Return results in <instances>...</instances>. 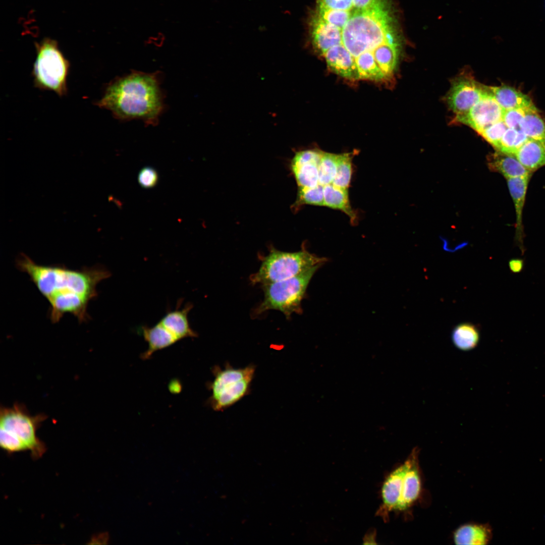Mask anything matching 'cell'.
Here are the masks:
<instances>
[{
    "label": "cell",
    "instance_id": "1",
    "mask_svg": "<svg viewBox=\"0 0 545 545\" xmlns=\"http://www.w3.org/2000/svg\"><path fill=\"white\" fill-rule=\"evenodd\" d=\"M392 0H315L307 19L315 51L341 77L388 81L404 37Z\"/></svg>",
    "mask_w": 545,
    "mask_h": 545
},
{
    "label": "cell",
    "instance_id": "2",
    "mask_svg": "<svg viewBox=\"0 0 545 545\" xmlns=\"http://www.w3.org/2000/svg\"><path fill=\"white\" fill-rule=\"evenodd\" d=\"M96 104L120 120L156 124L164 106L157 74L133 72L118 78L107 86Z\"/></svg>",
    "mask_w": 545,
    "mask_h": 545
},
{
    "label": "cell",
    "instance_id": "3",
    "mask_svg": "<svg viewBox=\"0 0 545 545\" xmlns=\"http://www.w3.org/2000/svg\"><path fill=\"white\" fill-rule=\"evenodd\" d=\"M16 265L29 276L48 302L56 297L76 294L92 300L97 295L98 284L111 275L102 266L72 269L62 265L39 264L25 254L17 258Z\"/></svg>",
    "mask_w": 545,
    "mask_h": 545
},
{
    "label": "cell",
    "instance_id": "4",
    "mask_svg": "<svg viewBox=\"0 0 545 545\" xmlns=\"http://www.w3.org/2000/svg\"><path fill=\"white\" fill-rule=\"evenodd\" d=\"M46 418L43 414L31 415L22 404L2 406L0 410V446L9 453L30 452L34 459L46 451V446L37 436V429Z\"/></svg>",
    "mask_w": 545,
    "mask_h": 545
},
{
    "label": "cell",
    "instance_id": "5",
    "mask_svg": "<svg viewBox=\"0 0 545 545\" xmlns=\"http://www.w3.org/2000/svg\"><path fill=\"white\" fill-rule=\"evenodd\" d=\"M320 265L314 266L288 279L261 285L263 300L254 309L252 315L256 317L268 310H276L289 319L293 313H301L302 301L310 280Z\"/></svg>",
    "mask_w": 545,
    "mask_h": 545
},
{
    "label": "cell",
    "instance_id": "6",
    "mask_svg": "<svg viewBox=\"0 0 545 545\" xmlns=\"http://www.w3.org/2000/svg\"><path fill=\"white\" fill-rule=\"evenodd\" d=\"M258 270L250 276L251 284H270L295 277L327 259L308 252L304 247L299 251L285 252L271 247L268 254L261 258Z\"/></svg>",
    "mask_w": 545,
    "mask_h": 545
},
{
    "label": "cell",
    "instance_id": "7",
    "mask_svg": "<svg viewBox=\"0 0 545 545\" xmlns=\"http://www.w3.org/2000/svg\"><path fill=\"white\" fill-rule=\"evenodd\" d=\"M256 367L249 364L244 368H234L227 363L224 368H213L214 378L208 384L211 396L208 400L215 411H223L247 396L254 377Z\"/></svg>",
    "mask_w": 545,
    "mask_h": 545
},
{
    "label": "cell",
    "instance_id": "8",
    "mask_svg": "<svg viewBox=\"0 0 545 545\" xmlns=\"http://www.w3.org/2000/svg\"><path fill=\"white\" fill-rule=\"evenodd\" d=\"M36 58L32 71L35 86L61 96L65 95L67 92L68 61L54 40L45 39L36 43Z\"/></svg>",
    "mask_w": 545,
    "mask_h": 545
},
{
    "label": "cell",
    "instance_id": "9",
    "mask_svg": "<svg viewBox=\"0 0 545 545\" xmlns=\"http://www.w3.org/2000/svg\"><path fill=\"white\" fill-rule=\"evenodd\" d=\"M487 92V86L480 85L471 77L461 76L453 82L447 101L458 117L466 114Z\"/></svg>",
    "mask_w": 545,
    "mask_h": 545
},
{
    "label": "cell",
    "instance_id": "10",
    "mask_svg": "<svg viewBox=\"0 0 545 545\" xmlns=\"http://www.w3.org/2000/svg\"><path fill=\"white\" fill-rule=\"evenodd\" d=\"M504 110L487 92L465 114L456 117L457 121L467 125L477 133L502 120Z\"/></svg>",
    "mask_w": 545,
    "mask_h": 545
},
{
    "label": "cell",
    "instance_id": "11",
    "mask_svg": "<svg viewBox=\"0 0 545 545\" xmlns=\"http://www.w3.org/2000/svg\"><path fill=\"white\" fill-rule=\"evenodd\" d=\"M323 151L306 149L296 152L291 161V169L298 189L312 188L318 183V166Z\"/></svg>",
    "mask_w": 545,
    "mask_h": 545
},
{
    "label": "cell",
    "instance_id": "12",
    "mask_svg": "<svg viewBox=\"0 0 545 545\" xmlns=\"http://www.w3.org/2000/svg\"><path fill=\"white\" fill-rule=\"evenodd\" d=\"M411 461V455L403 464L393 471L387 477L382 488L383 504L378 510L379 515H388L397 510L401 495L405 474Z\"/></svg>",
    "mask_w": 545,
    "mask_h": 545
},
{
    "label": "cell",
    "instance_id": "13",
    "mask_svg": "<svg viewBox=\"0 0 545 545\" xmlns=\"http://www.w3.org/2000/svg\"><path fill=\"white\" fill-rule=\"evenodd\" d=\"M411 461L404 477L400 500L397 509L404 511L410 508L420 494L421 480L418 466V451L414 449L410 454Z\"/></svg>",
    "mask_w": 545,
    "mask_h": 545
},
{
    "label": "cell",
    "instance_id": "14",
    "mask_svg": "<svg viewBox=\"0 0 545 545\" xmlns=\"http://www.w3.org/2000/svg\"><path fill=\"white\" fill-rule=\"evenodd\" d=\"M140 332L148 343L147 350L141 354V358L144 360L149 359L156 351L169 347L179 341L159 322L151 327L142 326Z\"/></svg>",
    "mask_w": 545,
    "mask_h": 545
},
{
    "label": "cell",
    "instance_id": "15",
    "mask_svg": "<svg viewBox=\"0 0 545 545\" xmlns=\"http://www.w3.org/2000/svg\"><path fill=\"white\" fill-rule=\"evenodd\" d=\"M192 308L190 303L183 308L168 311L158 321L178 340L197 337V333L190 325L188 315Z\"/></svg>",
    "mask_w": 545,
    "mask_h": 545
},
{
    "label": "cell",
    "instance_id": "16",
    "mask_svg": "<svg viewBox=\"0 0 545 545\" xmlns=\"http://www.w3.org/2000/svg\"><path fill=\"white\" fill-rule=\"evenodd\" d=\"M487 87L489 94L504 111L535 106L529 96L512 86L502 85Z\"/></svg>",
    "mask_w": 545,
    "mask_h": 545
},
{
    "label": "cell",
    "instance_id": "17",
    "mask_svg": "<svg viewBox=\"0 0 545 545\" xmlns=\"http://www.w3.org/2000/svg\"><path fill=\"white\" fill-rule=\"evenodd\" d=\"M492 537V529L487 524H466L454 532L453 541L456 544H486Z\"/></svg>",
    "mask_w": 545,
    "mask_h": 545
},
{
    "label": "cell",
    "instance_id": "18",
    "mask_svg": "<svg viewBox=\"0 0 545 545\" xmlns=\"http://www.w3.org/2000/svg\"><path fill=\"white\" fill-rule=\"evenodd\" d=\"M514 155L532 173L545 166V142L529 138Z\"/></svg>",
    "mask_w": 545,
    "mask_h": 545
},
{
    "label": "cell",
    "instance_id": "19",
    "mask_svg": "<svg viewBox=\"0 0 545 545\" xmlns=\"http://www.w3.org/2000/svg\"><path fill=\"white\" fill-rule=\"evenodd\" d=\"M530 177L531 174H529L507 179L509 191L515 205L516 236L520 241L522 240L523 235L522 211Z\"/></svg>",
    "mask_w": 545,
    "mask_h": 545
},
{
    "label": "cell",
    "instance_id": "20",
    "mask_svg": "<svg viewBox=\"0 0 545 545\" xmlns=\"http://www.w3.org/2000/svg\"><path fill=\"white\" fill-rule=\"evenodd\" d=\"M489 168L502 174L507 179L531 174L514 155L499 151L489 158Z\"/></svg>",
    "mask_w": 545,
    "mask_h": 545
},
{
    "label": "cell",
    "instance_id": "21",
    "mask_svg": "<svg viewBox=\"0 0 545 545\" xmlns=\"http://www.w3.org/2000/svg\"><path fill=\"white\" fill-rule=\"evenodd\" d=\"M323 197L324 206L341 210L350 217L352 224H355L357 214L350 205L348 189L337 187L332 183L325 185Z\"/></svg>",
    "mask_w": 545,
    "mask_h": 545
},
{
    "label": "cell",
    "instance_id": "22",
    "mask_svg": "<svg viewBox=\"0 0 545 545\" xmlns=\"http://www.w3.org/2000/svg\"><path fill=\"white\" fill-rule=\"evenodd\" d=\"M480 333L476 325L471 323H462L456 325L452 333L453 343L462 351H469L478 344Z\"/></svg>",
    "mask_w": 545,
    "mask_h": 545
},
{
    "label": "cell",
    "instance_id": "23",
    "mask_svg": "<svg viewBox=\"0 0 545 545\" xmlns=\"http://www.w3.org/2000/svg\"><path fill=\"white\" fill-rule=\"evenodd\" d=\"M519 128L528 138L545 142V124L535 106L526 109Z\"/></svg>",
    "mask_w": 545,
    "mask_h": 545
},
{
    "label": "cell",
    "instance_id": "24",
    "mask_svg": "<svg viewBox=\"0 0 545 545\" xmlns=\"http://www.w3.org/2000/svg\"><path fill=\"white\" fill-rule=\"evenodd\" d=\"M528 139L520 129L507 128L497 149L504 153L514 155Z\"/></svg>",
    "mask_w": 545,
    "mask_h": 545
},
{
    "label": "cell",
    "instance_id": "25",
    "mask_svg": "<svg viewBox=\"0 0 545 545\" xmlns=\"http://www.w3.org/2000/svg\"><path fill=\"white\" fill-rule=\"evenodd\" d=\"M355 153L338 154L337 173L332 183L334 185L348 189L352 177V160Z\"/></svg>",
    "mask_w": 545,
    "mask_h": 545
},
{
    "label": "cell",
    "instance_id": "26",
    "mask_svg": "<svg viewBox=\"0 0 545 545\" xmlns=\"http://www.w3.org/2000/svg\"><path fill=\"white\" fill-rule=\"evenodd\" d=\"M338 154L323 152L318 166V183L322 186L332 184L337 173Z\"/></svg>",
    "mask_w": 545,
    "mask_h": 545
},
{
    "label": "cell",
    "instance_id": "27",
    "mask_svg": "<svg viewBox=\"0 0 545 545\" xmlns=\"http://www.w3.org/2000/svg\"><path fill=\"white\" fill-rule=\"evenodd\" d=\"M303 204L324 206L323 186L318 184L312 188L298 189L295 206Z\"/></svg>",
    "mask_w": 545,
    "mask_h": 545
},
{
    "label": "cell",
    "instance_id": "28",
    "mask_svg": "<svg viewBox=\"0 0 545 545\" xmlns=\"http://www.w3.org/2000/svg\"><path fill=\"white\" fill-rule=\"evenodd\" d=\"M508 128L502 120L497 122L482 131L480 134L492 145L497 148L501 139Z\"/></svg>",
    "mask_w": 545,
    "mask_h": 545
},
{
    "label": "cell",
    "instance_id": "29",
    "mask_svg": "<svg viewBox=\"0 0 545 545\" xmlns=\"http://www.w3.org/2000/svg\"><path fill=\"white\" fill-rule=\"evenodd\" d=\"M526 108H518L504 111L502 121L508 128L518 129L519 124L525 114Z\"/></svg>",
    "mask_w": 545,
    "mask_h": 545
},
{
    "label": "cell",
    "instance_id": "30",
    "mask_svg": "<svg viewBox=\"0 0 545 545\" xmlns=\"http://www.w3.org/2000/svg\"><path fill=\"white\" fill-rule=\"evenodd\" d=\"M158 181V174L156 171L150 167L142 168L139 173L138 181L141 186L145 188L154 186Z\"/></svg>",
    "mask_w": 545,
    "mask_h": 545
},
{
    "label": "cell",
    "instance_id": "31",
    "mask_svg": "<svg viewBox=\"0 0 545 545\" xmlns=\"http://www.w3.org/2000/svg\"><path fill=\"white\" fill-rule=\"evenodd\" d=\"M509 267L511 270L514 272H520L523 266V262L521 259H514L509 261Z\"/></svg>",
    "mask_w": 545,
    "mask_h": 545
}]
</instances>
